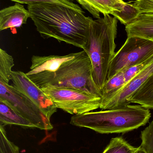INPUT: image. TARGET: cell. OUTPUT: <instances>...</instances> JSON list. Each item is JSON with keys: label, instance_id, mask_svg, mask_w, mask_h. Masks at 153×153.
<instances>
[{"label": "cell", "instance_id": "cell-14", "mask_svg": "<svg viewBox=\"0 0 153 153\" xmlns=\"http://www.w3.org/2000/svg\"><path fill=\"white\" fill-rule=\"evenodd\" d=\"M0 122L4 126L14 125L23 127L36 128L28 120L19 114L9 104L0 100Z\"/></svg>", "mask_w": 153, "mask_h": 153}, {"label": "cell", "instance_id": "cell-5", "mask_svg": "<svg viewBox=\"0 0 153 153\" xmlns=\"http://www.w3.org/2000/svg\"><path fill=\"white\" fill-rule=\"evenodd\" d=\"M41 89L57 108L72 115H81L100 107L101 97L82 90L51 85Z\"/></svg>", "mask_w": 153, "mask_h": 153}, {"label": "cell", "instance_id": "cell-10", "mask_svg": "<svg viewBox=\"0 0 153 153\" xmlns=\"http://www.w3.org/2000/svg\"><path fill=\"white\" fill-rule=\"evenodd\" d=\"M30 18L29 12L21 4L16 3L0 11V30L20 27Z\"/></svg>", "mask_w": 153, "mask_h": 153}, {"label": "cell", "instance_id": "cell-20", "mask_svg": "<svg viewBox=\"0 0 153 153\" xmlns=\"http://www.w3.org/2000/svg\"><path fill=\"white\" fill-rule=\"evenodd\" d=\"M12 1L19 3L29 4H31L38 3H50L56 4H61L65 6L74 9L82 13H84L82 9L78 4L74 3L72 1L70 0H10Z\"/></svg>", "mask_w": 153, "mask_h": 153}, {"label": "cell", "instance_id": "cell-7", "mask_svg": "<svg viewBox=\"0 0 153 153\" xmlns=\"http://www.w3.org/2000/svg\"><path fill=\"white\" fill-rule=\"evenodd\" d=\"M0 100L9 104L36 128L44 130L53 129L50 120L34 102L14 86L1 81Z\"/></svg>", "mask_w": 153, "mask_h": 153}, {"label": "cell", "instance_id": "cell-27", "mask_svg": "<svg viewBox=\"0 0 153 153\" xmlns=\"http://www.w3.org/2000/svg\"><path fill=\"white\" fill-rule=\"evenodd\" d=\"M70 1H73V0H70Z\"/></svg>", "mask_w": 153, "mask_h": 153}, {"label": "cell", "instance_id": "cell-6", "mask_svg": "<svg viewBox=\"0 0 153 153\" xmlns=\"http://www.w3.org/2000/svg\"><path fill=\"white\" fill-rule=\"evenodd\" d=\"M153 56V41L138 37L128 36L110 63L108 79Z\"/></svg>", "mask_w": 153, "mask_h": 153}, {"label": "cell", "instance_id": "cell-17", "mask_svg": "<svg viewBox=\"0 0 153 153\" xmlns=\"http://www.w3.org/2000/svg\"><path fill=\"white\" fill-rule=\"evenodd\" d=\"M14 65V60L12 56L10 55L3 49H0V81L9 84L11 80L12 71Z\"/></svg>", "mask_w": 153, "mask_h": 153}, {"label": "cell", "instance_id": "cell-21", "mask_svg": "<svg viewBox=\"0 0 153 153\" xmlns=\"http://www.w3.org/2000/svg\"><path fill=\"white\" fill-rule=\"evenodd\" d=\"M0 153H20L19 148L8 139L4 126H0Z\"/></svg>", "mask_w": 153, "mask_h": 153}, {"label": "cell", "instance_id": "cell-12", "mask_svg": "<svg viewBox=\"0 0 153 153\" xmlns=\"http://www.w3.org/2000/svg\"><path fill=\"white\" fill-rule=\"evenodd\" d=\"M82 7L88 11L93 18H100L103 15L111 14L115 11H120L126 2L123 0H76Z\"/></svg>", "mask_w": 153, "mask_h": 153}, {"label": "cell", "instance_id": "cell-2", "mask_svg": "<svg viewBox=\"0 0 153 153\" xmlns=\"http://www.w3.org/2000/svg\"><path fill=\"white\" fill-rule=\"evenodd\" d=\"M152 114L141 105H127L110 109L74 115L70 124L102 134L126 133L145 126Z\"/></svg>", "mask_w": 153, "mask_h": 153}, {"label": "cell", "instance_id": "cell-15", "mask_svg": "<svg viewBox=\"0 0 153 153\" xmlns=\"http://www.w3.org/2000/svg\"><path fill=\"white\" fill-rule=\"evenodd\" d=\"M128 102L129 104L137 103L149 109H153V73L128 100Z\"/></svg>", "mask_w": 153, "mask_h": 153}, {"label": "cell", "instance_id": "cell-13", "mask_svg": "<svg viewBox=\"0 0 153 153\" xmlns=\"http://www.w3.org/2000/svg\"><path fill=\"white\" fill-rule=\"evenodd\" d=\"M127 36L143 38L153 41V14L140 13L134 21L125 26Z\"/></svg>", "mask_w": 153, "mask_h": 153}, {"label": "cell", "instance_id": "cell-3", "mask_svg": "<svg viewBox=\"0 0 153 153\" xmlns=\"http://www.w3.org/2000/svg\"><path fill=\"white\" fill-rule=\"evenodd\" d=\"M117 19L110 14L91 21L87 43L83 50L90 59L92 77L102 91L108 80L110 63L116 54Z\"/></svg>", "mask_w": 153, "mask_h": 153}, {"label": "cell", "instance_id": "cell-19", "mask_svg": "<svg viewBox=\"0 0 153 153\" xmlns=\"http://www.w3.org/2000/svg\"><path fill=\"white\" fill-rule=\"evenodd\" d=\"M136 149L123 137H116L111 139L102 153H133Z\"/></svg>", "mask_w": 153, "mask_h": 153}, {"label": "cell", "instance_id": "cell-9", "mask_svg": "<svg viewBox=\"0 0 153 153\" xmlns=\"http://www.w3.org/2000/svg\"><path fill=\"white\" fill-rule=\"evenodd\" d=\"M153 73V62L126 83L119 91L101 102L100 108L110 109L129 105L128 100Z\"/></svg>", "mask_w": 153, "mask_h": 153}, {"label": "cell", "instance_id": "cell-22", "mask_svg": "<svg viewBox=\"0 0 153 153\" xmlns=\"http://www.w3.org/2000/svg\"><path fill=\"white\" fill-rule=\"evenodd\" d=\"M141 146L146 153H153V120L141 133Z\"/></svg>", "mask_w": 153, "mask_h": 153}, {"label": "cell", "instance_id": "cell-23", "mask_svg": "<svg viewBox=\"0 0 153 153\" xmlns=\"http://www.w3.org/2000/svg\"><path fill=\"white\" fill-rule=\"evenodd\" d=\"M153 62V56L146 61L137 64L136 65L126 69L125 71H123L126 83L129 82L134 76H135L137 74L144 70Z\"/></svg>", "mask_w": 153, "mask_h": 153}, {"label": "cell", "instance_id": "cell-18", "mask_svg": "<svg viewBox=\"0 0 153 153\" xmlns=\"http://www.w3.org/2000/svg\"><path fill=\"white\" fill-rule=\"evenodd\" d=\"M139 10L132 4L126 2L120 11H115L112 15L122 24L126 25L135 20L140 15Z\"/></svg>", "mask_w": 153, "mask_h": 153}, {"label": "cell", "instance_id": "cell-25", "mask_svg": "<svg viewBox=\"0 0 153 153\" xmlns=\"http://www.w3.org/2000/svg\"><path fill=\"white\" fill-rule=\"evenodd\" d=\"M133 153H146V152L143 149L141 146L138 148H136L135 151Z\"/></svg>", "mask_w": 153, "mask_h": 153}, {"label": "cell", "instance_id": "cell-24", "mask_svg": "<svg viewBox=\"0 0 153 153\" xmlns=\"http://www.w3.org/2000/svg\"><path fill=\"white\" fill-rule=\"evenodd\" d=\"M133 4L140 13L153 14V0H139L136 1Z\"/></svg>", "mask_w": 153, "mask_h": 153}, {"label": "cell", "instance_id": "cell-16", "mask_svg": "<svg viewBox=\"0 0 153 153\" xmlns=\"http://www.w3.org/2000/svg\"><path fill=\"white\" fill-rule=\"evenodd\" d=\"M125 84L123 71L108 79L102 90L101 102L119 91Z\"/></svg>", "mask_w": 153, "mask_h": 153}, {"label": "cell", "instance_id": "cell-8", "mask_svg": "<svg viewBox=\"0 0 153 153\" xmlns=\"http://www.w3.org/2000/svg\"><path fill=\"white\" fill-rule=\"evenodd\" d=\"M12 85L30 99L40 109L49 120L57 108L51 99L31 81L26 73L20 71L12 73Z\"/></svg>", "mask_w": 153, "mask_h": 153}, {"label": "cell", "instance_id": "cell-11", "mask_svg": "<svg viewBox=\"0 0 153 153\" xmlns=\"http://www.w3.org/2000/svg\"><path fill=\"white\" fill-rule=\"evenodd\" d=\"M80 53L79 52L64 56H33L31 58L30 71L26 74L31 75L44 71H56L63 63L73 59Z\"/></svg>", "mask_w": 153, "mask_h": 153}, {"label": "cell", "instance_id": "cell-4", "mask_svg": "<svg viewBox=\"0 0 153 153\" xmlns=\"http://www.w3.org/2000/svg\"><path fill=\"white\" fill-rule=\"evenodd\" d=\"M92 65L84 50L72 60L65 62L55 72L44 71L26 75L41 89L46 85L74 88L102 97L92 77Z\"/></svg>", "mask_w": 153, "mask_h": 153}, {"label": "cell", "instance_id": "cell-26", "mask_svg": "<svg viewBox=\"0 0 153 153\" xmlns=\"http://www.w3.org/2000/svg\"><path fill=\"white\" fill-rule=\"evenodd\" d=\"M136 1H139V0H135Z\"/></svg>", "mask_w": 153, "mask_h": 153}, {"label": "cell", "instance_id": "cell-1", "mask_svg": "<svg viewBox=\"0 0 153 153\" xmlns=\"http://www.w3.org/2000/svg\"><path fill=\"white\" fill-rule=\"evenodd\" d=\"M28 10L43 38H54L84 48L93 20L91 17L66 6L50 3L31 4L28 5Z\"/></svg>", "mask_w": 153, "mask_h": 153}]
</instances>
